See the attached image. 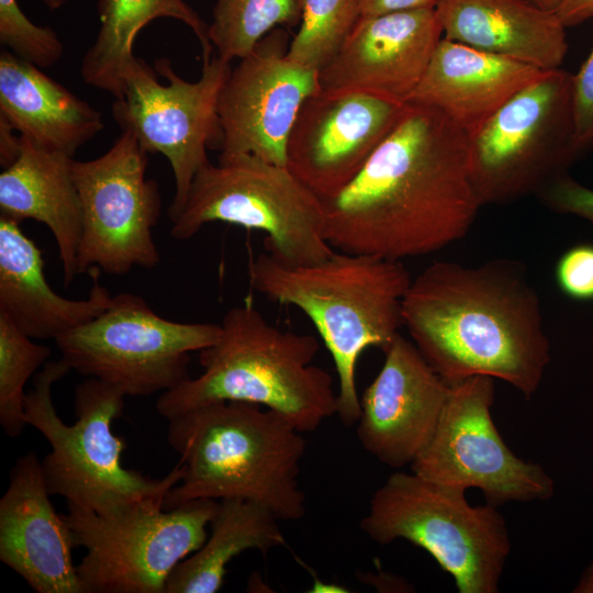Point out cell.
Here are the masks:
<instances>
[{
    "mask_svg": "<svg viewBox=\"0 0 593 593\" xmlns=\"http://www.w3.org/2000/svg\"><path fill=\"white\" fill-rule=\"evenodd\" d=\"M322 202L334 249L393 260L461 239L482 206L467 134L440 111L414 102L353 181Z\"/></svg>",
    "mask_w": 593,
    "mask_h": 593,
    "instance_id": "obj_1",
    "label": "cell"
},
{
    "mask_svg": "<svg viewBox=\"0 0 593 593\" xmlns=\"http://www.w3.org/2000/svg\"><path fill=\"white\" fill-rule=\"evenodd\" d=\"M402 325L448 384L488 376L529 400L551 359L539 294L510 258L432 262L411 281Z\"/></svg>",
    "mask_w": 593,
    "mask_h": 593,
    "instance_id": "obj_2",
    "label": "cell"
},
{
    "mask_svg": "<svg viewBox=\"0 0 593 593\" xmlns=\"http://www.w3.org/2000/svg\"><path fill=\"white\" fill-rule=\"evenodd\" d=\"M168 422L167 440L183 473L168 492L165 510L194 500L240 499L279 521L305 515L299 474L306 441L287 418L257 404L217 401Z\"/></svg>",
    "mask_w": 593,
    "mask_h": 593,
    "instance_id": "obj_3",
    "label": "cell"
},
{
    "mask_svg": "<svg viewBox=\"0 0 593 593\" xmlns=\"http://www.w3.org/2000/svg\"><path fill=\"white\" fill-rule=\"evenodd\" d=\"M248 279L253 290L310 318L335 365L336 415L356 424L358 360L369 347L383 351L400 334L412 281L407 268L401 260L339 250L318 264L288 266L266 251L250 260Z\"/></svg>",
    "mask_w": 593,
    "mask_h": 593,
    "instance_id": "obj_4",
    "label": "cell"
},
{
    "mask_svg": "<svg viewBox=\"0 0 593 593\" xmlns=\"http://www.w3.org/2000/svg\"><path fill=\"white\" fill-rule=\"evenodd\" d=\"M220 325L217 340L199 351L202 372L159 395L161 416L239 401L280 414L304 434L337 413L332 377L312 365L320 349L314 336L276 327L250 301L231 307Z\"/></svg>",
    "mask_w": 593,
    "mask_h": 593,
    "instance_id": "obj_5",
    "label": "cell"
},
{
    "mask_svg": "<svg viewBox=\"0 0 593 593\" xmlns=\"http://www.w3.org/2000/svg\"><path fill=\"white\" fill-rule=\"evenodd\" d=\"M71 369L64 359L47 361L26 392L24 413L51 446L42 469L51 495L67 505L110 516L165 499L183 473L177 466L163 479H150L122 463L125 440L113 434V422L124 409L125 394L116 387L87 378L75 389L77 421L66 424L52 399L53 384Z\"/></svg>",
    "mask_w": 593,
    "mask_h": 593,
    "instance_id": "obj_6",
    "label": "cell"
},
{
    "mask_svg": "<svg viewBox=\"0 0 593 593\" xmlns=\"http://www.w3.org/2000/svg\"><path fill=\"white\" fill-rule=\"evenodd\" d=\"M361 530L389 545L404 539L427 551L459 593H496L511 552L497 506H472L466 490L396 471L376 490Z\"/></svg>",
    "mask_w": 593,
    "mask_h": 593,
    "instance_id": "obj_7",
    "label": "cell"
},
{
    "mask_svg": "<svg viewBox=\"0 0 593 593\" xmlns=\"http://www.w3.org/2000/svg\"><path fill=\"white\" fill-rule=\"evenodd\" d=\"M170 221L179 240L212 222L262 231L266 251L288 266L318 264L335 251L324 235L322 199L287 166L253 155L219 158L202 168Z\"/></svg>",
    "mask_w": 593,
    "mask_h": 593,
    "instance_id": "obj_8",
    "label": "cell"
},
{
    "mask_svg": "<svg viewBox=\"0 0 593 593\" xmlns=\"http://www.w3.org/2000/svg\"><path fill=\"white\" fill-rule=\"evenodd\" d=\"M572 75L545 71L467 134L482 205L537 195L584 153L575 141Z\"/></svg>",
    "mask_w": 593,
    "mask_h": 593,
    "instance_id": "obj_9",
    "label": "cell"
},
{
    "mask_svg": "<svg viewBox=\"0 0 593 593\" xmlns=\"http://www.w3.org/2000/svg\"><path fill=\"white\" fill-rule=\"evenodd\" d=\"M219 501L194 500L172 510L147 503L102 516L68 505L63 515L86 555L77 572L86 593H165L175 568L209 535Z\"/></svg>",
    "mask_w": 593,
    "mask_h": 593,
    "instance_id": "obj_10",
    "label": "cell"
},
{
    "mask_svg": "<svg viewBox=\"0 0 593 593\" xmlns=\"http://www.w3.org/2000/svg\"><path fill=\"white\" fill-rule=\"evenodd\" d=\"M220 333V324L170 321L142 296L121 293L101 314L54 340L71 370L125 396H148L190 378V354L214 344Z\"/></svg>",
    "mask_w": 593,
    "mask_h": 593,
    "instance_id": "obj_11",
    "label": "cell"
},
{
    "mask_svg": "<svg viewBox=\"0 0 593 593\" xmlns=\"http://www.w3.org/2000/svg\"><path fill=\"white\" fill-rule=\"evenodd\" d=\"M202 61L201 77L187 81L167 58L156 60L157 72L138 58L122 97L112 104L122 131L131 132L147 154L168 159L176 184L170 220L183 206L197 174L210 164L206 149H220L223 139L219 99L232 71L231 61L217 55Z\"/></svg>",
    "mask_w": 593,
    "mask_h": 593,
    "instance_id": "obj_12",
    "label": "cell"
},
{
    "mask_svg": "<svg viewBox=\"0 0 593 593\" xmlns=\"http://www.w3.org/2000/svg\"><path fill=\"white\" fill-rule=\"evenodd\" d=\"M493 402L492 377L472 376L450 384L435 434L411 470L444 485L477 488L494 506L549 500L553 479L504 443L492 418Z\"/></svg>",
    "mask_w": 593,
    "mask_h": 593,
    "instance_id": "obj_13",
    "label": "cell"
},
{
    "mask_svg": "<svg viewBox=\"0 0 593 593\" xmlns=\"http://www.w3.org/2000/svg\"><path fill=\"white\" fill-rule=\"evenodd\" d=\"M148 154L128 131L98 158L72 159V177L82 209L79 273L101 269L127 273L160 261L153 230L161 211L155 180L146 177Z\"/></svg>",
    "mask_w": 593,
    "mask_h": 593,
    "instance_id": "obj_14",
    "label": "cell"
},
{
    "mask_svg": "<svg viewBox=\"0 0 593 593\" xmlns=\"http://www.w3.org/2000/svg\"><path fill=\"white\" fill-rule=\"evenodd\" d=\"M288 34L275 29L243 58L219 99V158L253 155L287 166V144L304 101L318 92V72L288 56Z\"/></svg>",
    "mask_w": 593,
    "mask_h": 593,
    "instance_id": "obj_15",
    "label": "cell"
},
{
    "mask_svg": "<svg viewBox=\"0 0 593 593\" xmlns=\"http://www.w3.org/2000/svg\"><path fill=\"white\" fill-rule=\"evenodd\" d=\"M405 104L360 91L320 90L300 109L287 167L318 198L334 197L388 137Z\"/></svg>",
    "mask_w": 593,
    "mask_h": 593,
    "instance_id": "obj_16",
    "label": "cell"
},
{
    "mask_svg": "<svg viewBox=\"0 0 593 593\" xmlns=\"http://www.w3.org/2000/svg\"><path fill=\"white\" fill-rule=\"evenodd\" d=\"M383 353L380 371L360 398L357 436L372 457L400 469L411 466L434 436L450 384L401 334Z\"/></svg>",
    "mask_w": 593,
    "mask_h": 593,
    "instance_id": "obj_17",
    "label": "cell"
},
{
    "mask_svg": "<svg viewBox=\"0 0 593 593\" xmlns=\"http://www.w3.org/2000/svg\"><path fill=\"white\" fill-rule=\"evenodd\" d=\"M435 9L361 15L318 72L324 91H360L405 103L444 37Z\"/></svg>",
    "mask_w": 593,
    "mask_h": 593,
    "instance_id": "obj_18",
    "label": "cell"
},
{
    "mask_svg": "<svg viewBox=\"0 0 593 593\" xmlns=\"http://www.w3.org/2000/svg\"><path fill=\"white\" fill-rule=\"evenodd\" d=\"M49 496L42 461L20 457L0 499V560L37 593H86L71 529Z\"/></svg>",
    "mask_w": 593,
    "mask_h": 593,
    "instance_id": "obj_19",
    "label": "cell"
},
{
    "mask_svg": "<svg viewBox=\"0 0 593 593\" xmlns=\"http://www.w3.org/2000/svg\"><path fill=\"white\" fill-rule=\"evenodd\" d=\"M545 71L443 37L407 102L440 111L469 134Z\"/></svg>",
    "mask_w": 593,
    "mask_h": 593,
    "instance_id": "obj_20",
    "label": "cell"
},
{
    "mask_svg": "<svg viewBox=\"0 0 593 593\" xmlns=\"http://www.w3.org/2000/svg\"><path fill=\"white\" fill-rule=\"evenodd\" d=\"M93 284L86 299L57 294L44 275L41 249L20 223L0 216V314L31 338H57L101 314L112 296Z\"/></svg>",
    "mask_w": 593,
    "mask_h": 593,
    "instance_id": "obj_21",
    "label": "cell"
},
{
    "mask_svg": "<svg viewBox=\"0 0 593 593\" xmlns=\"http://www.w3.org/2000/svg\"><path fill=\"white\" fill-rule=\"evenodd\" d=\"M444 37L541 70L561 68L566 26L556 12L526 0H441Z\"/></svg>",
    "mask_w": 593,
    "mask_h": 593,
    "instance_id": "obj_22",
    "label": "cell"
},
{
    "mask_svg": "<svg viewBox=\"0 0 593 593\" xmlns=\"http://www.w3.org/2000/svg\"><path fill=\"white\" fill-rule=\"evenodd\" d=\"M16 160L0 175V216L22 223L31 219L52 232L63 268L64 284L78 270L82 209L72 177V157L47 152L21 136Z\"/></svg>",
    "mask_w": 593,
    "mask_h": 593,
    "instance_id": "obj_23",
    "label": "cell"
},
{
    "mask_svg": "<svg viewBox=\"0 0 593 593\" xmlns=\"http://www.w3.org/2000/svg\"><path fill=\"white\" fill-rule=\"evenodd\" d=\"M0 118L37 147L69 157L104 128L97 109L9 51L0 54Z\"/></svg>",
    "mask_w": 593,
    "mask_h": 593,
    "instance_id": "obj_24",
    "label": "cell"
},
{
    "mask_svg": "<svg viewBox=\"0 0 593 593\" xmlns=\"http://www.w3.org/2000/svg\"><path fill=\"white\" fill-rule=\"evenodd\" d=\"M100 27L94 43L82 57L80 75L92 87L123 94L127 75L137 61L133 53L141 30L159 18H171L186 24L197 36L202 60L212 58L213 45L209 25L183 0H98Z\"/></svg>",
    "mask_w": 593,
    "mask_h": 593,
    "instance_id": "obj_25",
    "label": "cell"
},
{
    "mask_svg": "<svg viewBox=\"0 0 593 593\" xmlns=\"http://www.w3.org/2000/svg\"><path fill=\"white\" fill-rule=\"evenodd\" d=\"M279 519L266 507L240 499L219 501L204 544L170 574L165 593H216L227 564L246 550L286 547Z\"/></svg>",
    "mask_w": 593,
    "mask_h": 593,
    "instance_id": "obj_26",
    "label": "cell"
},
{
    "mask_svg": "<svg viewBox=\"0 0 593 593\" xmlns=\"http://www.w3.org/2000/svg\"><path fill=\"white\" fill-rule=\"evenodd\" d=\"M301 14V0H216L209 38L219 57L240 59L278 25H291Z\"/></svg>",
    "mask_w": 593,
    "mask_h": 593,
    "instance_id": "obj_27",
    "label": "cell"
},
{
    "mask_svg": "<svg viewBox=\"0 0 593 593\" xmlns=\"http://www.w3.org/2000/svg\"><path fill=\"white\" fill-rule=\"evenodd\" d=\"M302 21L287 56L320 72L342 48L361 16L359 0H302Z\"/></svg>",
    "mask_w": 593,
    "mask_h": 593,
    "instance_id": "obj_28",
    "label": "cell"
},
{
    "mask_svg": "<svg viewBox=\"0 0 593 593\" xmlns=\"http://www.w3.org/2000/svg\"><path fill=\"white\" fill-rule=\"evenodd\" d=\"M0 314V424L10 437L25 428V384L52 351L37 344Z\"/></svg>",
    "mask_w": 593,
    "mask_h": 593,
    "instance_id": "obj_29",
    "label": "cell"
},
{
    "mask_svg": "<svg viewBox=\"0 0 593 593\" xmlns=\"http://www.w3.org/2000/svg\"><path fill=\"white\" fill-rule=\"evenodd\" d=\"M0 42L9 52L38 68L56 64L64 46L49 26L33 23L16 0H0Z\"/></svg>",
    "mask_w": 593,
    "mask_h": 593,
    "instance_id": "obj_30",
    "label": "cell"
},
{
    "mask_svg": "<svg viewBox=\"0 0 593 593\" xmlns=\"http://www.w3.org/2000/svg\"><path fill=\"white\" fill-rule=\"evenodd\" d=\"M555 278L569 299L593 301V244L579 243L568 248L556 264Z\"/></svg>",
    "mask_w": 593,
    "mask_h": 593,
    "instance_id": "obj_31",
    "label": "cell"
},
{
    "mask_svg": "<svg viewBox=\"0 0 593 593\" xmlns=\"http://www.w3.org/2000/svg\"><path fill=\"white\" fill-rule=\"evenodd\" d=\"M537 197L551 211L581 217L593 226V189L569 174L548 183Z\"/></svg>",
    "mask_w": 593,
    "mask_h": 593,
    "instance_id": "obj_32",
    "label": "cell"
},
{
    "mask_svg": "<svg viewBox=\"0 0 593 593\" xmlns=\"http://www.w3.org/2000/svg\"><path fill=\"white\" fill-rule=\"evenodd\" d=\"M575 141L585 153L593 145V48L572 75Z\"/></svg>",
    "mask_w": 593,
    "mask_h": 593,
    "instance_id": "obj_33",
    "label": "cell"
},
{
    "mask_svg": "<svg viewBox=\"0 0 593 593\" xmlns=\"http://www.w3.org/2000/svg\"><path fill=\"white\" fill-rule=\"evenodd\" d=\"M441 0H359L361 15L394 11L435 9Z\"/></svg>",
    "mask_w": 593,
    "mask_h": 593,
    "instance_id": "obj_34",
    "label": "cell"
},
{
    "mask_svg": "<svg viewBox=\"0 0 593 593\" xmlns=\"http://www.w3.org/2000/svg\"><path fill=\"white\" fill-rule=\"evenodd\" d=\"M556 13L566 27L579 25L593 18V0H562Z\"/></svg>",
    "mask_w": 593,
    "mask_h": 593,
    "instance_id": "obj_35",
    "label": "cell"
},
{
    "mask_svg": "<svg viewBox=\"0 0 593 593\" xmlns=\"http://www.w3.org/2000/svg\"><path fill=\"white\" fill-rule=\"evenodd\" d=\"M4 119L0 118V163L7 168L12 165L21 152V135Z\"/></svg>",
    "mask_w": 593,
    "mask_h": 593,
    "instance_id": "obj_36",
    "label": "cell"
},
{
    "mask_svg": "<svg viewBox=\"0 0 593 593\" xmlns=\"http://www.w3.org/2000/svg\"><path fill=\"white\" fill-rule=\"evenodd\" d=\"M573 593H593V560L585 568L578 583L572 590Z\"/></svg>",
    "mask_w": 593,
    "mask_h": 593,
    "instance_id": "obj_37",
    "label": "cell"
},
{
    "mask_svg": "<svg viewBox=\"0 0 593 593\" xmlns=\"http://www.w3.org/2000/svg\"><path fill=\"white\" fill-rule=\"evenodd\" d=\"M529 3L550 12H557L562 0H526Z\"/></svg>",
    "mask_w": 593,
    "mask_h": 593,
    "instance_id": "obj_38",
    "label": "cell"
},
{
    "mask_svg": "<svg viewBox=\"0 0 593 593\" xmlns=\"http://www.w3.org/2000/svg\"><path fill=\"white\" fill-rule=\"evenodd\" d=\"M49 10L61 8L67 0H41Z\"/></svg>",
    "mask_w": 593,
    "mask_h": 593,
    "instance_id": "obj_39",
    "label": "cell"
}]
</instances>
